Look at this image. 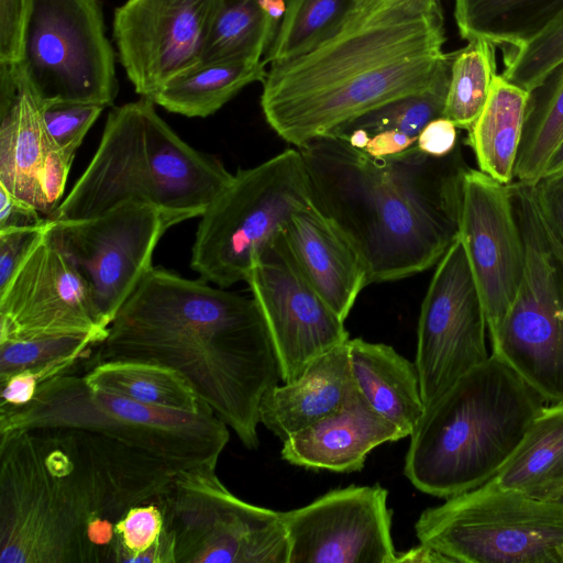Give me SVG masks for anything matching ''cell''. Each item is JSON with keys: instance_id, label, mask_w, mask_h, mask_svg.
Segmentation results:
<instances>
[{"instance_id": "16", "label": "cell", "mask_w": 563, "mask_h": 563, "mask_svg": "<svg viewBox=\"0 0 563 563\" xmlns=\"http://www.w3.org/2000/svg\"><path fill=\"white\" fill-rule=\"evenodd\" d=\"M387 498L378 484L350 485L282 511L288 563H397Z\"/></svg>"}, {"instance_id": "4", "label": "cell", "mask_w": 563, "mask_h": 563, "mask_svg": "<svg viewBox=\"0 0 563 563\" xmlns=\"http://www.w3.org/2000/svg\"><path fill=\"white\" fill-rule=\"evenodd\" d=\"M440 0H404L298 57L272 64L261 95L268 125L289 144L431 88L452 67Z\"/></svg>"}, {"instance_id": "20", "label": "cell", "mask_w": 563, "mask_h": 563, "mask_svg": "<svg viewBox=\"0 0 563 563\" xmlns=\"http://www.w3.org/2000/svg\"><path fill=\"white\" fill-rule=\"evenodd\" d=\"M406 438L393 422L376 412L357 387L331 415L291 434L282 446V457L308 470L336 473L361 471L371 451Z\"/></svg>"}, {"instance_id": "11", "label": "cell", "mask_w": 563, "mask_h": 563, "mask_svg": "<svg viewBox=\"0 0 563 563\" xmlns=\"http://www.w3.org/2000/svg\"><path fill=\"white\" fill-rule=\"evenodd\" d=\"M14 66L45 107L112 106L119 81L101 0H34Z\"/></svg>"}, {"instance_id": "25", "label": "cell", "mask_w": 563, "mask_h": 563, "mask_svg": "<svg viewBox=\"0 0 563 563\" xmlns=\"http://www.w3.org/2000/svg\"><path fill=\"white\" fill-rule=\"evenodd\" d=\"M451 69L431 88L401 97L339 126L331 134L373 157H389L417 146L422 129L443 117Z\"/></svg>"}, {"instance_id": "36", "label": "cell", "mask_w": 563, "mask_h": 563, "mask_svg": "<svg viewBox=\"0 0 563 563\" xmlns=\"http://www.w3.org/2000/svg\"><path fill=\"white\" fill-rule=\"evenodd\" d=\"M505 70L510 82L531 91L563 62V14L531 41L504 51Z\"/></svg>"}, {"instance_id": "5", "label": "cell", "mask_w": 563, "mask_h": 563, "mask_svg": "<svg viewBox=\"0 0 563 563\" xmlns=\"http://www.w3.org/2000/svg\"><path fill=\"white\" fill-rule=\"evenodd\" d=\"M547 404L492 353L424 407L409 435L405 476L423 494L445 499L482 486Z\"/></svg>"}, {"instance_id": "48", "label": "cell", "mask_w": 563, "mask_h": 563, "mask_svg": "<svg viewBox=\"0 0 563 563\" xmlns=\"http://www.w3.org/2000/svg\"><path fill=\"white\" fill-rule=\"evenodd\" d=\"M539 209H540V207H539ZM540 213H541V219H542V223L544 227V231H545V234H547V238H548V241H549V244H550V247H551L554 261H555L560 292H561V298H562V303H563V243L559 239V236L554 233V231L549 225V223L547 222L545 218L543 217V214L541 212V209H540Z\"/></svg>"}, {"instance_id": "39", "label": "cell", "mask_w": 563, "mask_h": 563, "mask_svg": "<svg viewBox=\"0 0 563 563\" xmlns=\"http://www.w3.org/2000/svg\"><path fill=\"white\" fill-rule=\"evenodd\" d=\"M78 362L77 360H63L15 373L1 380L0 411L25 406L34 398L41 384L68 373L69 368Z\"/></svg>"}, {"instance_id": "43", "label": "cell", "mask_w": 563, "mask_h": 563, "mask_svg": "<svg viewBox=\"0 0 563 563\" xmlns=\"http://www.w3.org/2000/svg\"><path fill=\"white\" fill-rule=\"evenodd\" d=\"M457 144V128L444 117L430 121L422 129L417 141L420 151L434 157L446 156Z\"/></svg>"}, {"instance_id": "34", "label": "cell", "mask_w": 563, "mask_h": 563, "mask_svg": "<svg viewBox=\"0 0 563 563\" xmlns=\"http://www.w3.org/2000/svg\"><path fill=\"white\" fill-rule=\"evenodd\" d=\"M454 54L443 117L468 130L483 110L496 73L495 45L473 38Z\"/></svg>"}, {"instance_id": "49", "label": "cell", "mask_w": 563, "mask_h": 563, "mask_svg": "<svg viewBox=\"0 0 563 563\" xmlns=\"http://www.w3.org/2000/svg\"><path fill=\"white\" fill-rule=\"evenodd\" d=\"M560 175H563V141L552 154L542 179L556 177Z\"/></svg>"}, {"instance_id": "7", "label": "cell", "mask_w": 563, "mask_h": 563, "mask_svg": "<svg viewBox=\"0 0 563 563\" xmlns=\"http://www.w3.org/2000/svg\"><path fill=\"white\" fill-rule=\"evenodd\" d=\"M45 427L98 432L167 463L176 471L217 466L230 439L212 411L143 405L90 387L84 376H55L25 406L0 411V432Z\"/></svg>"}, {"instance_id": "35", "label": "cell", "mask_w": 563, "mask_h": 563, "mask_svg": "<svg viewBox=\"0 0 563 563\" xmlns=\"http://www.w3.org/2000/svg\"><path fill=\"white\" fill-rule=\"evenodd\" d=\"M107 335L97 333L42 336L0 342V382L11 375L63 360H77Z\"/></svg>"}, {"instance_id": "44", "label": "cell", "mask_w": 563, "mask_h": 563, "mask_svg": "<svg viewBox=\"0 0 563 563\" xmlns=\"http://www.w3.org/2000/svg\"><path fill=\"white\" fill-rule=\"evenodd\" d=\"M536 194L543 217L563 243V175L541 179Z\"/></svg>"}, {"instance_id": "2", "label": "cell", "mask_w": 563, "mask_h": 563, "mask_svg": "<svg viewBox=\"0 0 563 563\" xmlns=\"http://www.w3.org/2000/svg\"><path fill=\"white\" fill-rule=\"evenodd\" d=\"M97 356L178 372L249 450L260 444L262 398L282 382L252 297L154 266L109 325Z\"/></svg>"}, {"instance_id": "22", "label": "cell", "mask_w": 563, "mask_h": 563, "mask_svg": "<svg viewBox=\"0 0 563 563\" xmlns=\"http://www.w3.org/2000/svg\"><path fill=\"white\" fill-rule=\"evenodd\" d=\"M347 341L314 358L297 378L264 394L261 423L282 442L336 411L356 388Z\"/></svg>"}, {"instance_id": "41", "label": "cell", "mask_w": 563, "mask_h": 563, "mask_svg": "<svg viewBox=\"0 0 563 563\" xmlns=\"http://www.w3.org/2000/svg\"><path fill=\"white\" fill-rule=\"evenodd\" d=\"M75 155L54 145L47 153L38 179L41 212L48 217L60 203Z\"/></svg>"}, {"instance_id": "12", "label": "cell", "mask_w": 563, "mask_h": 563, "mask_svg": "<svg viewBox=\"0 0 563 563\" xmlns=\"http://www.w3.org/2000/svg\"><path fill=\"white\" fill-rule=\"evenodd\" d=\"M511 194L523 241L525 266L492 353L548 404H563V303L556 265L536 188L517 183Z\"/></svg>"}, {"instance_id": "24", "label": "cell", "mask_w": 563, "mask_h": 563, "mask_svg": "<svg viewBox=\"0 0 563 563\" xmlns=\"http://www.w3.org/2000/svg\"><path fill=\"white\" fill-rule=\"evenodd\" d=\"M16 75L19 93L0 113V186L41 212L40 174L56 144L46 129L44 103L18 70Z\"/></svg>"}, {"instance_id": "30", "label": "cell", "mask_w": 563, "mask_h": 563, "mask_svg": "<svg viewBox=\"0 0 563 563\" xmlns=\"http://www.w3.org/2000/svg\"><path fill=\"white\" fill-rule=\"evenodd\" d=\"M86 383L97 389L133 401L185 412L212 410L178 372L151 362L106 360L84 375Z\"/></svg>"}, {"instance_id": "32", "label": "cell", "mask_w": 563, "mask_h": 563, "mask_svg": "<svg viewBox=\"0 0 563 563\" xmlns=\"http://www.w3.org/2000/svg\"><path fill=\"white\" fill-rule=\"evenodd\" d=\"M279 22L258 0H222L210 25L200 63L261 62Z\"/></svg>"}, {"instance_id": "40", "label": "cell", "mask_w": 563, "mask_h": 563, "mask_svg": "<svg viewBox=\"0 0 563 563\" xmlns=\"http://www.w3.org/2000/svg\"><path fill=\"white\" fill-rule=\"evenodd\" d=\"M34 0H0V64L22 60L24 37Z\"/></svg>"}, {"instance_id": "45", "label": "cell", "mask_w": 563, "mask_h": 563, "mask_svg": "<svg viewBox=\"0 0 563 563\" xmlns=\"http://www.w3.org/2000/svg\"><path fill=\"white\" fill-rule=\"evenodd\" d=\"M45 221L46 217L35 207L14 197L0 186V231L37 227Z\"/></svg>"}, {"instance_id": "1", "label": "cell", "mask_w": 563, "mask_h": 563, "mask_svg": "<svg viewBox=\"0 0 563 563\" xmlns=\"http://www.w3.org/2000/svg\"><path fill=\"white\" fill-rule=\"evenodd\" d=\"M177 471L104 434L0 432V563L115 562V526Z\"/></svg>"}, {"instance_id": "28", "label": "cell", "mask_w": 563, "mask_h": 563, "mask_svg": "<svg viewBox=\"0 0 563 563\" xmlns=\"http://www.w3.org/2000/svg\"><path fill=\"white\" fill-rule=\"evenodd\" d=\"M561 14L563 0H454L461 37L484 38L503 51L531 41Z\"/></svg>"}, {"instance_id": "46", "label": "cell", "mask_w": 563, "mask_h": 563, "mask_svg": "<svg viewBox=\"0 0 563 563\" xmlns=\"http://www.w3.org/2000/svg\"><path fill=\"white\" fill-rule=\"evenodd\" d=\"M400 1L404 0H353L352 9L342 29L355 26L380 10Z\"/></svg>"}, {"instance_id": "9", "label": "cell", "mask_w": 563, "mask_h": 563, "mask_svg": "<svg viewBox=\"0 0 563 563\" xmlns=\"http://www.w3.org/2000/svg\"><path fill=\"white\" fill-rule=\"evenodd\" d=\"M415 532L450 563H563V503L488 482L423 510Z\"/></svg>"}, {"instance_id": "33", "label": "cell", "mask_w": 563, "mask_h": 563, "mask_svg": "<svg viewBox=\"0 0 563 563\" xmlns=\"http://www.w3.org/2000/svg\"><path fill=\"white\" fill-rule=\"evenodd\" d=\"M286 12L264 57L266 64L308 53L335 36L352 9L353 0H286Z\"/></svg>"}, {"instance_id": "26", "label": "cell", "mask_w": 563, "mask_h": 563, "mask_svg": "<svg viewBox=\"0 0 563 563\" xmlns=\"http://www.w3.org/2000/svg\"><path fill=\"white\" fill-rule=\"evenodd\" d=\"M493 486L559 501L563 496V404H547L515 453L489 481Z\"/></svg>"}, {"instance_id": "19", "label": "cell", "mask_w": 563, "mask_h": 563, "mask_svg": "<svg viewBox=\"0 0 563 563\" xmlns=\"http://www.w3.org/2000/svg\"><path fill=\"white\" fill-rule=\"evenodd\" d=\"M222 0H126L113 13L120 64L141 97L200 63Z\"/></svg>"}, {"instance_id": "8", "label": "cell", "mask_w": 563, "mask_h": 563, "mask_svg": "<svg viewBox=\"0 0 563 563\" xmlns=\"http://www.w3.org/2000/svg\"><path fill=\"white\" fill-rule=\"evenodd\" d=\"M311 202L297 147L239 169L200 217L191 249L192 271L221 288L244 282L256 256L296 211Z\"/></svg>"}, {"instance_id": "42", "label": "cell", "mask_w": 563, "mask_h": 563, "mask_svg": "<svg viewBox=\"0 0 563 563\" xmlns=\"http://www.w3.org/2000/svg\"><path fill=\"white\" fill-rule=\"evenodd\" d=\"M46 221L37 227L0 231V289L8 284L16 267L42 233Z\"/></svg>"}, {"instance_id": "23", "label": "cell", "mask_w": 563, "mask_h": 563, "mask_svg": "<svg viewBox=\"0 0 563 563\" xmlns=\"http://www.w3.org/2000/svg\"><path fill=\"white\" fill-rule=\"evenodd\" d=\"M347 346L358 391L376 412L409 437L424 411L415 362L385 343L355 338Z\"/></svg>"}, {"instance_id": "14", "label": "cell", "mask_w": 563, "mask_h": 563, "mask_svg": "<svg viewBox=\"0 0 563 563\" xmlns=\"http://www.w3.org/2000/svg\"><path fill=\"white\" fill-rule=\"evenodd\" d=\"M486 333L483 303L457 236L437 264L418 320L415 364L424 407L489 357Z\"/></svg>"}, {"instance_id": "29", "label": "cell", "mask_w": 563, "mask_h": 563, "mask_svg": "<svg viewBox=\"0 0 563 563\" xmlns=\"http://www.w3.org/2000/svg\"><path fill=\"white\" fill-rule=\"evenodd\" d=\"M266 63H199L170 78L151 98L169 112L206 118L220 110L244 87L263 81Z\"/></svg>"}, {"instance_id": "18", "label": "cell", "mask_w": 563, "mask_h": 563, "mask_svg": "<svg viewBox=\"0 0 563 563\" xmlns=\"http://www.w3.org/2000/svg\"><path fill=\"white\" fill-rule=\"evenodd\" d=\"M108 334L90 294L46 224L0 289V342L68 334Z\"/></svg>"}, {"instance_id": "47", "label": "cell", "mask_w": 563, "mask_h": 563, "mask_svg": "<svg viewBox=\"0 0 563 563\" xmlns=\"http://www.w3.org/2000/svg\"><path fill=\"white\" fill-rule=\"evenodd\" d=\"M399 562L439 563L450 561L433 548L419 542V545L413 547L406 552L397 553V563Z\"/></svg>"}, {"instance_id": "17", "label": "cell", "mask_w": 563, "mask_h": 563, "mask_svg": "<svg viewBox=\"0 0 563 563\" xmlns=\"http://www.w3.org/2000/svg\"><path fill=\"white\" fill-rule=\"evenodd\" d=\"M459 238L475 280L493 345L519 289L525 247L510 185L471 167L464 174Z\"/></svg>"}, {"instance_id": "10", "label": "cell", "mask_w": 563, "mask_h": 563, "mask_svg": "<svg viewBox=\"0 0 563 563\" xmlns=\"http://www.w3.org/2000/svg\"><path fill=\"white\" fill-rule=\"evenodd\" d=\"M157 504L175 563H288L282 511L236 497L216 466L177 471Z\"/></svg>"}, {"instance_id": "31", "label": "cell", "mask_w": 563, "mask_h": 563, "mask_svg": "<svg viewBox=\"0 0 563 563\" xmlns=\"http://www.w3.org/2000/svg\"><path fill=\"white\" fill-rule=\"evenodd\" d=\"M563 141V62L529 92L515 181L536 186Z\"/></svg>"}, {"instance_id": "3", "label": "cell", "mask_w": 563, "mask_h": 563, "mask_svg": "<svg viewBox=\"0 0 563 563\" xmlns=\"http://www.w3.org/2000/svg\"><path fill=\"white\" fill-rule=\"evenodd\" d=\"M297 148L313 205L353 244L369 284L432 267L457 239L468 168L460 144L443 157L418 146L373 157L331 135Z\"/></svg>"}, {"instance_id": "21", "label": "cell", "mask_w": 563, "mask_h": 563, "mask_svg": "<svg viewBox=\"0 0 563 563\" xmlns=\"http://www.w3.org/2000/svg\"><path fill=\"white\" fill-rule=\"evenodd\" d=\"M283 235L306 278L345 321L360 292L369 285L353 244L313 202L291 216Z\"/></svg>"}, {"instance_id": "38", "label": "cell", "mask_w": 563, "mask_h": 563, "mask_svg": "<svg viewBox=\"0 0 563 563\" xmlns=\"http://www.w3.org/2000/svg\"><path fill=\"white\" fill-rule=\"evenodd\" d=\"M104 107L91 103H56L44 109L48 134L63 151L74 154Z\"/></svg>"}, {"instance_id": "13", "label": "cell", "mask_w": 563, "mask_h": 563, "mask_svg": "<svg viewBox=\"0 0 563 563\" xmlns=\"http://www.w3.org/2000/svg\"><path fill=\"white\" fill-rule=\"evenodd\" d=\"M186 212L124 201L92 218L53 221L47 231L87 284L99 324L108 329L152 269L154 250Z\"/></svg>"}, {"instance_id": "37", "label": "cell", "mask_w": 563, "mask_h": 563, "mask_svg": "<svg viewBox=\"0 0 563 563\" xmlns=\"http://www.w3.org/2000/svg\"><path fill=\"white\" fill-rule=\"evenodd\" d=\"M165 532V519L157 501L130 508L115 526V563H144Z\"/></svg>"}, {"instance_id": "6", "label": "cell", "mask_w": 563, "mask_h": 563, "mask_svg": "<svg viewBox=\"0 0 563 563\" xmlns=\"http://www.w3.org/2000/svg\"><path fill=\"white\" fill-rule=\"evenodd\" d=\"M155 106L141 97L109 112L93 157L46 218L88 219L129 200L201 217L233 174L181 140Z\"/></svg>"}, {"instance_id": "51", "label": "cell", "mask_w": 563, "mask_h": 563, "mask_svg": "<svg viewBox=\"0 0 563 563\" xmlns=\"http://www.w3.org/2000/svg\"><path fill=\"white\" fill-rule=\"evenodd\" d=\"M560 503H563V496L561 497V499L559 500Z\"/></svg>"}, {"instance_id": "50", "label": "cell", "mask_w": 563, "mask_h": 563, "mask_svg": "<svg viewBox=\"0 0 563 563\" xmlns=\"http://www.w3.org/2000/svg\"><path fill=\"white\" fill-rule=\"evenodd\" d=\"M258 3L272 19L280 22L286 12V0H258Z\"/></svg>"}, {"instance_id": "27", "label": "cell", "mask_w": 563, "mask_h": 563, "mask_svg": "<svg viewBox=\"0 0 563 563\" xmlns=\"http://www.w3.org/2000/svg\"><path fill=\"white\" fill-rule=\"evenodd\" d=\"M529 91L496 75L488 99L467 130L478 169L497 181H515Z\"/></svg>"}, {"instance_id": "15", "label": "cell", "mask_w": 563, "mask_h": 563, "mask_svg": "<svg viewBox=\"0 0 563 563\" xmlns=\"http://www.w3.org/2000/svg\"><path fill=\"white\" fill-rule=\"evenodd\" d=\"M244 282L264 318L283 383L350 339L344 321L299 268L283 232L256 256Z\"/></svg>"}]
</instances>
